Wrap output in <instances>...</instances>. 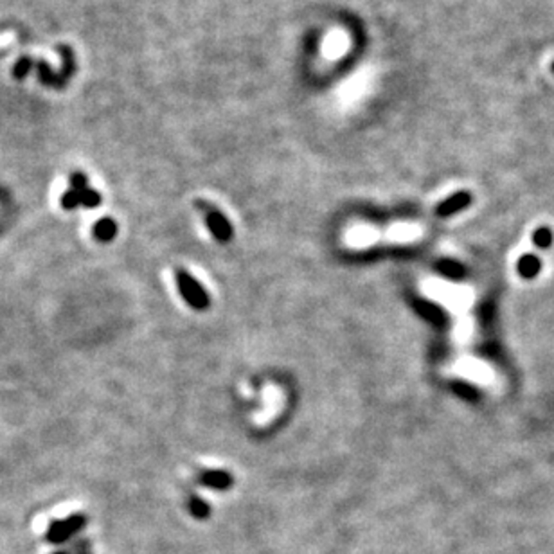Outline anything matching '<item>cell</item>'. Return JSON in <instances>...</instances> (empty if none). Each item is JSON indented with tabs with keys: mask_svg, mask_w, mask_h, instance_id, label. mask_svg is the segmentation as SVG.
<instances>
[{
	"mask_svg": "<svg viewBox=\"0 0 554 554\" xmlns=\"http://www.w3.org/2000/svg\"><path fill=\"white\" fill-rule=\"evenodd\" d=\"M177 283L178 288H180V294L186 299L187 304H191L195 310H205L209 306V295L205 294V290L189 273H186L184 270H178Z\"/></svg>",
	"mask_w": 554,
	"mask_h": 554,
	"instance_id": "obj_1",
	"label": "cell"
},
{
	"mask_svg": "<svg viewBox=\"0 0 554 554\" xmlns=\"http://www.w3.org/2000/svg\"><path fill=\"white\" fill-rule=\"evenodd\" d=\"M205 222H207V227L211 229L212 236H215L218 241H222V243H227V241L232 238L231 224H229V219L225 218V216L222 215L219 211L211 209V207H207Z\"/></svg>",
	"mask_w": 554,
	"mask_h": 554,
	"instance_id": "obj_2",
	"label": "cell"
},
{
	"mask_svg": "<svg viewBox=\"0 0 554 554\" xmlns=\"http://www.w3.org/2000/svg\"><path fill=\"white\" fill-rule=\"evenodd\" d=\"M470 202H472V196H470V193L468 191H459V193H455L454 196H450V198H447L445 202L439 203L438 207V215L439 216H452L455 215V212L463 211L464 207L470 205Z\"/></svg>",
	"mask_w": 554,
	"mask_h": 554,
	"instance_id": "obj_3",
	"label": "cell"
},
{
	"mask_svg": "<svg viewBox=\"0 0 554 554\" xmlns=\"http://www.w3.org/2000/svg\"><path fill=\"white\" fill-rule=\"evenodd\" d=\"M200 482L215 489H227L232 484V477L224 470H205L200 473Z\"/></svg>",
	"mask_w": 554,
	"mask_h": 554,
	"instance_id": "obj_4",
	"label": "cell"
},
{
	"mask_svg": "<svg viewBox=\"0 0 554 554\" xmlns=\"http://www.w3.org/2000/svg\"><path fill=\"white\" fill-rule=\"evenodd\" d=\"M538 272H540V259L533 256V254H527V256H524L518 261V273L525 277V279H531Z\"/></svg>",
	"mask_w": 554,
	"mask_h": 554,
	"instance_id": "obj_5",
	"label": "cell"
},
{
	"mask_svg": "<svg viewBox=\"0 0 554 554\" xmlns=\"http://www.w3.org/2000/svg\"><path fill=\"white\" fill-rule=\"evenodd\" d=\"M439 272L445 273L447 277H450V279H461V277L464 276V266L459 265L457 261H439L438 265Z\"/></svg>",
	"mask_w": 554,
	"mask_h": 554,
	"instance_id": "obj_6",
	"label": "cell"
},
{
	"mask_svg": "<svg viewBox=\"0 0 554 554\" xmlns=\"http://www.w3.org/2000/svg\"><path fill=\"white\" fill-rule=\"evenodd\" d=\"M189 513L193 515L195 518H207L209 517V513H211V509H209V504H207L205 501H202L200 496H191L189 499Z\"/></svg>",
	"mask_w": 554,
	"mask_h": 554,
	"instance_id": "obj_7",
	"label": "cell"
},
{
	"mask_svg": "<svg viewBox=\"0 0 554 554\" xmlns=\"http://www.w3.org/2000/svg\"><path fill=\"white\" fill-rule=\"evenodd\" d=\"M418 311L423 315L425 318H428V320H432V323H441V311L438 310V306H434V304H431V302H418Z\"/></svg>",
	"mask_w": 554,
	"mask_h": 554,
	"instance_id": "obj_8",
	"label": "cell"
},
{
	"mask_svg": "<svg viewBox=\"0 0 554 554\" xmlns=\"http://www.w3.org/2000/svg\"><path fill=\"white\" fill-rule=\"evenodd\" d=\"M95 234L100 240H112L114 234H116V224L112 219H101L95 227Z\"/></svg>",
	"mask_w": 554,
	"mask_h": 554,
	"instance_id": "obj_9",
	"label": "cell"
},
{
	"mask_svg": "<svg viewBox=\"0 0 554 554\" xmlns=\"http://www.w3.org/2000/svg\"><path fill=\"white\" fill-rule=\"evenodd\" d=\"M533 243L540 248L550 247V243H553V232H550L547 227L538 229V231H534L533 234Z\"/></svg>",
	"mask_w": 554,
	"mask_h": 554,
	"instance_id": "obj_10",
	"label": "cell"
},
{
	"mask_svg": "<svg viewBox=\"0 0 554 554\" xmlns=\"http://www.w3.org/2000/svg\"><path fill=\"white\" fill-rule=\"evenodd\" d=\"M455 389L459 391V393H461V394H463V396H466V398H472V394H473V393H472V391L468 389L466 385H455Z\"/></svg>",
	"mask_w": 554,
	"mask_h": 554,
	"instance_id": "obj_11",
	"label": "cell"
}]
</instances>
